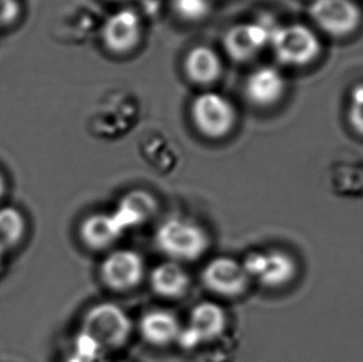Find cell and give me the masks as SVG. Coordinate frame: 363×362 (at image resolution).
<instances>
[{
    "mask_svg": "<svg viewBox=\"0 0 363 362\" xmlns=\"http://www.w3.org/2000/svg\"><path fill=\"white\" fill-rule=\"evenodd\" d=\"M154 240L159 251L177 263L200 260L211 245L205 227L186 216H172L162 221Z\"/></svg>",
    "mask_w": 363,
    "mask_h": 362,
    "instance_id": "obj_1",
    "label": "cell"
},
{
    "mask_svg": "<svg viewBox=\"0 0 363 362\" xmlns=\"http://www.w3.org/2000/svg\"><path fill=\"white\" fill-rule=\"evenodd\" d=\"M140 118V103L125 89L104 93L89 119V129L94 137L117 141L137 127Z\"/></svg>",
    "mask_w": 363,
    "mask_h": 362,
    "instance_id": "obj_2",
    "label": "cell"
},
{
    "mask_svg": "<svg viewBox=\"0 0 363 362\" xmlns=\"http://www.w3.org/2000/svg\"><path fill=\"white\" fill-rule=\"evenodd\" d=\"M79 331L92 339L104 353L127 345L132 336L133 323L127 312L119 305L102 302L86 312Z\"/></svg>",
    "mask_w": 363,
    "mask_h": 362,
    "instance_id": "obj_3",
    "label": "cell"
},
{
    "mask_svg": "<svg viewBox=\"0 0 363 362\" xmlns=\"http://www.w3.org/2000/svg\"><path fill=\"white\" fill-rule=\"evenodd\" d=\"M269 48L275 59L288 67H305L321 54L319 36L308 25H274Z\"/></svg>",
    "mask_w": 363,
    "mask_h": 362,
    "instance_id": "obj_4",
    "label": "cell"
},
{
    "mask_svg": "<svg viewBox=\"0 0 363 362\" xmlns=\"http://www.w3.org/2000/svg\"><path fill=\"white\" fill-rule=\"evenodd\" d=\"M194 127L202 137L221 141L231 136L238 122L233 102L218 92H202L194 98L190 107Z\"/></svg>",
    "mask_w": 363,
    "mask_h": 362,
    "instance_id": "obj_5",
    "label": "cell"
},
{
    "mask_svg": "<svg viewBox=\"0 0 363 362\" xmlns=\"http://www.w3.org/2000/svg\"><path fill=\"white\" fill-rule=\"evenodd\" d=\"M250 282L268 289L289 285L298 275L299 265L288 251L280 248L252 250L242 260Z\"/></svg>",
    "mask_w": 363,
    "mask_h": 362,
    "instance_id": "obj_6",
    "label": "cell"
},
{
    "mask_svg": "<svg viewBox=\"0 0 363 362\" xmlns=\"http://www.w3.org/2000/svg\"><path fill=\"white\" fill-rule=\"evenodd\" d=\"M227 329L228 315L225 308L213 302H200L191 309L177 343L184 350L194 351L223 338Z\"/></svg>",
    "mask_w": 363,
    "mask_h": 362,
    "instance_id": "obj_7",
    "label": "cell"
},
{
    "mask_svg": "<svg viewBox=\"0 0 363 362\" xmlns=\"http://www.w3.org/2000/svg\"><path fill=\"white\" fill-rule=\"evenodd\" d=\"M104 49L116 56H125L142 44L144 24L140 14L132 8H123L104 18L99 29Z\"/></svg>",
    "mask_w": 363,
    "mask_h": 362,
    "instance_id": "obj_8",
    "label": "cell"
},
{
    "mask_svg": "<svg viewBox=\"0 0 363 362\" xmlns=\"http://www.w3.org/2000/svg\"><path fill=\"white\" fill-rule=\"evenodd\" d=\"M147 274L145 260L137 251L114 250L99 265V278L116 293H128L138 288Z\"/></svg>",
    "mask_w": 363,
    "mask_h": 362,
    "instance_id": "obj_9",
    "label": "cell"
},
{
    "mask_svg": "<svg viewBox=\"0 0 363 362\" xmlns=\"http://www.w3.org/2000/svg\"><path fill=\"white\" fill-rule=\"evenodd\" d=\"M205 288L222 298H238L250 288V279L240 260L221 256L208 260L201 272Z\"/></svg>",
    "mask_w": 363,
    "mask_h": 362,
    "instance_id": "obj_10",
    "label": "cell"
},
{
    "mask_svg": "<svg viewBox=\"0 0 363 362\" xmlns=\"http://www.w3.org/2000/svg\"><path fill=\"white\" fill-rule=\"evenodd\" d=\"M309 15L326 34L344 38L359 29L362 13L352 0H314Z\"/></svg>",
    "mask_w": 363,
    "mask_h": 362,
    "instance_id": "obj_11",
    "label": "cell"
},
{
    "mask_svg": "<svg viewBox=\"0 0 363 362\" xmlns=\"http://www.w3.org/2000/svg\"><path fill=\"white\" fill-rule=\"evenodd\" d=\"M273 28L262 20L233 25L223 35V49L233 61L248 62L269 46Z\"/></svg>",
    "mask_w": 363,
    "mask_h": 362,
    "instance_id": "obj_12",
    "label": "cell"
},
{
    "mask_svg": "<svg viewBox=\"0 0 363 362\" xmlns=\"http://www.w3.org/2000/svg\"><path fill=\"white\" fill-rule=\"evenodd\" d=\"M286 87V79L279 70L273 66H262L245 79V96L255 107L270 108L283 99Z\"/></svg>",
    "mask_w": 363,
    "mask_h": 362,
    "instance_id": "obj_13",
    "label": "cell"
},
{
    "mask_svg": "<svg viewBox=\"0 0 363 362\" xmlns=\"http://www.w3.org/2000/svg\"><path fill=\"white\" fill-rule=\"evenodd\" d=\"M125 232L112 211L86 216L79 227V240L84 247L97 252L112 248Z\"/></svg>",
    "mask_w": 363,
    "mask_h": 362,
    "instance_id": "obj_14",
    "label": "cell"
},
{
    "mask_svg": "<svg viewBox=\"0 0 363 362\" xmlns=\"http://www.w3.org/2000/svg\"><path fill=\"white\" fill-rule=\"evenodd\" d=\"M182 324L170 309L154 308L143 314L139 320V333L149 345L167 348L177 343Z\"/></svg>",
    "mask_w": 363,
    "mask_h": 362,
    "instance_id": "obj_15",
    "label": "cell"
},
{
    "mask_svg": "<svg viewBox=\"0 0 363 362\" xmlns=\"http://www.w3.org/2000/svg\"><path fill=\"white\" fill-rule=\"evenodd\" d=\"M159 202L152 192L135 189L125 192L112 210L124 230L145 225L157 215Z\"/></svg>",
    "mask_w": 363,
    "mask_h": 362,
    "instance_id": "obj_16",
    "label": "cell"
},
{
    "mask_svg": "<svg viewBox=\"0 0 363 362\" xmlns=\"http://www.w3.org/2000/svg\"><path fill=\"white\" fill-rule=\"evenodd\" d=\"M184 72L197 86H210L221 79L223 62L216 50L208 45H197L184 57Z\"/></svg>",
    "mask_w": 363,
    "mask_h": 362,
    "instance_id": "obj_17",
    "label": "cell"
},
{
    "mask_svg": "<svg viewBox=\"0 0 363 362\" xmlns=\"http://www.w3.org/2000/svg\"><path fill=\"white\" fill-rule=\"evenodd\" d=\"M139 152L143 160L162 175L174 172L180 163V153L177 146L162 132L152 131L142 136Z\"/></svg>",
    "mask_w": 363,
    "mask_h": 362,
    "instance_id": "obj_18",
    "label": "cell"
},
{
    "mask_svg": "<svg viewBox=\"0 0 363 362\" xmlns=\"http://www.w3.org/2000/svg\"><path fill=\"white\" fill-rule=\"evenodd\" d=\"M152 292L164 299H180L191 287V277L182 263L167 260L155 265L149 273Z\"/></svg>",
    "mask_w": 363,
    "mask_h": 362,
    "instance_id": "obj_19",
    "label": "cell"
},
{
    "mask_svg": "<svg viewBox=\"0 0 363 362\" xmlns=\"http://www.w3.org/2000/svg\"><path fill=\"white\" fill-rule=\"evenodd\" d=\"M28 222L24 214L15 206L0 207V248L8 252L24 241Z\"/></svg>",
    "mask_w": 363,
    "mask_h": 362,
    "instance_id": "obj_20",
    "label": "cell"
},
{
    "mask_svg": "<svg viewBox=\"0 0 363 362\" xmlns=\"http://www.w3.org/2000/svg\"><path fill=\"white\" fill-rule=\"evenodd\" d=\"M172 10L180 19L196 24L212 13V0H172Z\"/></svg>",
    "mask_w": 363,
    "mask_h": 362,
    "instance_id": "obj_21",
    "label": "cell"
},
{
    "mask_svg": "<svg viewBox=\"0 0 363 362\" xmlns=\"http://www.w3.org/2000/svg\"><path fill=\"white\" fill-rule=\"evenodd\" d=\"M347 118L351 128L363 137V84L354 86L350 94Z\"/></svg>",
    "mask_w": 363,
    "mask_h": 362,
    "instance_id": "obj_22",
    "label": "cell"
},
{
    "mask_svg": "<svg viewBox=\"0 0 363 362\" xmlns=\"http://www.w3.org/2000/svg\"><path fill=\"white\" fill-rule=\"evenodd\" d=\"M20 16L21 4L19 0H0V30L13 26Z\"/></svg>",
    "mask_w": 363,
    "mask_h": 362,
    "instance_id": "obj_23",
    "label": "cell"
},
{
    "mask_svg": "<svg viewBox=\"0 0 363 362\" xmlns=\"http://www.w3.org/2000/svg\"><path fill=\"white\" fill-rule=\"evenodd\" d=\"M6 187H8L6 179H5L4 174L0 172V200L4 197L5 192H6Z\"/></svg>",
    "mask_w": 363,
    "mask_h": 362,
    "instance_id": "obj_24",
    "label": "cell"
},
{
    "mask_svg": "<svg viewBox=\"0 0 363 362\" xmlns=\"http://www.w3.org/2000/svg\"><path fill=\"white\" fill-rule=\"evenodd\" d=\"M99 362H129L123 358H101Z\"/></svg>",
    "mask_w": 363,
    "mask_h": 362,
    "instance_id": "obj_25",
    "label": "cell"
},
{
    "mask_svg": "<svg viewBox=\"0 0 363 362\" xmlns=\"http://www.w3.org/2000/svg\"><path fill=\"white\" fill-rule=\"evenodd\" d=\"M4 251L0 248V268H1V265H3V258H4Z\"/></svg>",
    "mask_w": 363,
    "mask_h": 362,
    "instance_id": "obj_26",
    "label": "cell"
},
{
    "mask_svg": "<svg viewBox=\"0 0 363 362\" xmlns=\"http://www.w3.org/2000/svg\"><path fill=\"white\" fill-rule=\"evenodd\" d=\"M112 1H119V3H125V1H133V0H112Z\"/></svg>",
    "mask_w": 363,
    "mask_h": 362,
    "instance_id": "obj_27",
    "label": "cell"
}]
</instances>
